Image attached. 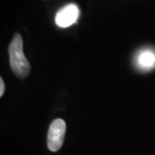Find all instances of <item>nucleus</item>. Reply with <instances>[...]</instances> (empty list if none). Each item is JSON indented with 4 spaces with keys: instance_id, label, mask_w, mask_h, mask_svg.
Masks as SVG:
<instances>
[{
    "instance_id": "obj_1",
    "label": "nucleus",
    "mask_w": 155,
    "mask_h": 155,
    "mask_svg": "<svg viewBox=\"0 0 155 155\" xmlns=\"http://www.w3.org/2000/svg\"><path fill=\"white\" fill-rule=\"evenodd\" d=\"M10 64L12 72L18 78H24L30 72V66L23 54V42L20 34H15L9 46Z\"/></svg>"
},
{
    "instance_id": "obj_2",
    "label": "nucleus",
    "mask_w": 155,
    "mask_h": 155,
    "mask_svg": "<svg viewBox=\"0 0 155 155\" xmlns=\"http://www.w3.org/2000/svg\"><path fill=\"white\" fill-rule=\"evenodd\" d=\"M67 130L66 122L62 119H55L51 123L48 134V147L52 152H57L62 147Z\"/></svg>"
},
{
    "instance_id": "obj_3",
    "label": "nucleus",
    "mask_w": 155,
    "mask_h": 155,
    "mask_svg": "<svg viewBox=\"0 0 155 155\" xmlns=\"http://www.w3.org/2000/svg\"><path fill=\"white\" fill-rule=\"evenodd\" d=\"M79 10L74 4H69L58 11L55 17L56 24L61 28H67L77 22Z\"/></svg>"
},
{
    "instance_id": "obj_4",
    "label": "nucleus",
    "mask_w": 155,
    "mask_h": 155,
    "mask_svg": "<svg viewBox=\"0 0 155 155\" xmlns=\"http://www.w3.org/2000/svg\"><path fill=\"white\" fill-rule=\"evenodd\" d=\"M138 65L143 69L149 70L155 67V52L153 50H145L138 57Z\"/></svg>"
},
{
    "instance_id": "obj_5",
    "label": "nucleus",
    "mask_w": 155,
    "mask_h": 155,
    "mask_svg": "<svg viewBox=\"0 0 155 155\" xmlns=\"http://www.w3.org/2000/svg\"><path fill=\"white\" fill-rule=\"evenodd\" d=\"M5 83L3 78H0V97H3V95L5 93Z\"/></svg>"
}]
</instances>
